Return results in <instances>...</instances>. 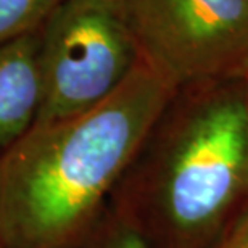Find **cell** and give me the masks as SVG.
I'll return each instance as SVG.
<instances>
[{"mask_svg": "<svg viewBox=\"0 0 248 248\" xmlns=\"http://www.w3.org/2000/svg\"><path fill=\"white\" fill-rule=\"evenodd\" d=\"M177 91L140 62L107 100L0 153V247L79 248Z\"/></svg>", "mask_w": 248, "mask_h": 248, "instance_id": "1", "label": "cell"}, {"mask_svg": "<svg viewBox=\"0 0 248 248\" xmlns=\"http://www.w3.org/2000/svg\"><path fill=\"white\" fill-rule=\"evenodd\" d=\"M113 215L150 248H215L248 197V105L215 97L143 142L111 193Z\"/></svg>", "mask_w": 248, "mask_h": 248, "instance_id": "2", "label": "cell"}, {"mask_svg": "<svg viewBox=\"0 0 248 248\" xmlns=\"http://www.w3.org/2000/svg\"><path fill=\"white\" fill-rule=\"evenodd\" d=\"M41 107L34 124L86 113L142 62L124 0H64L39 29Z\"/></svg>", "mask_w": 248, "mask_h": 248, "instance_id": "3", "label": "cell"}, {"mask_svg": "<svg viewBox=\"0 0 248 248\" xmlns=\"http://www.w3.org/2000/svg\"><path fill=\"white\" fill-rule=\"evenodd\" d=\"M142 62L179 91L248 66V0H124Z\"/></svg>", "mask_w": 248, "mask_h": 248, "instance_id": "4", "label": "cell"}, {"mask_svg": "<svg viewBox=\"0 0 248 248\" xmlns=\"http://www.w3.org/2000/svg\"><path fill=\"white\" fill-rule=\"evenodd\" d=\"M39 31L0 46V153L32 127L41 107Z\"/></svg>", "mask_w": 248, "mask_h": 248, "instance_id": "5", "label": "cell"}, {"mask_svg": "<svg viewBox=\"0 0 248 248\" xmlns=\"http://www.w3.org/2000/svg\"><path fill=\"white\" fill-rule=\"evenodd\" d=\"M64 0H0V46L36 32Z\"/></svg>", "mask_w": 248, "mask_h": 248, "instance_id": "6", "label": "cell"}, {"mask_svg": "<svg viewBox=\"0 0 248 248\" xmlns=\"http://www.w3.org/2000/svg\"><path fill=\"white\" fill-rule=\"evenodd\" d=\"M79 248H150L137 231L115 215L100 219Z\"/></svg>", "mask_w": 248, "mask_h": 248, "instance_id": "7", "label": "cell"}, {"mask_svg": "<svg viewBox=\"0 0 248 248\" xmlns=\"http://www.w3.org/2000/svg\"><path fill=\"white\" fill-rule=\"evenodd\" d=\"M215 248H248V208L237 217L234 224L227 227Z\"/></svg>", "mask_w": 248, "mask_h": 248, "instance_id": "8", "label": "cell"}, {"mask_svg": "<svg viewBox=\"0 0 248 248\" xmlns=\"http://www.w3.org/2000/svg\"><path fill=\"white\" fill-rule=\"evenodd\" d=\"M245 102H247V105H248V86H247V93H245Z\"/></svg>", "mask_w": 248, "mask_h": 248, "instance_id": "9", "label": "cell"}, {"mask_svg": "<svg viewBox=\"0 0 248 248\" xmlns=\"http://www.w3.org/2000/svg\"><path fill=\"white\" fill-rule=\"evenodd\" d=\"M0 248H2V247H0Z\"/></svg>", "mask_w": 248, "mask_h": 248, "instance_id": "10", "label": "cell"}]
</instances>
